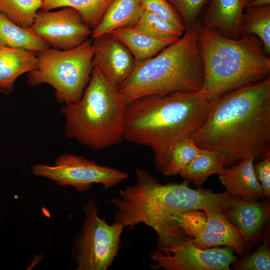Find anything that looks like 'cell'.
<instances>
[{
  "mask_svg": "<svg viewBox=\"0 0 270 270\" xmlns=\"http://www.w3.org/2000/svg\"><path fill=\"white\" fill-rule=\"evenodd\" d=\"M178 222L188 240L200 248L228 246L241 256L246 250L244 239L240 230L216 207L184 213Z\"/></svg>",
  "mask_w": 270,
  "mask_h": 270,
  "instance_id": "10",
  "label": "cell"
},
{
  "mask_svg": "<svg viewBox=\"0 0 270 270\" xmlns=\"http://www.w3.org/2000/svg\"><path fill=\"white\" fill-rule=\"evenodd\" d=\"M202 150L190 138L177 142L172 147L168 162L161 173L164 176L178 175Z\"/></svg>",
  "mask_w": 270,
  "mask_h": 270,
  "instance_id": "25",
  "label": "cell"
},
{
  "mask_svg": "<svg viewBox=\"0 0 270 270\" xmlns=\"http://www.w3.org/2000/svg\"><path fill=\"white\" fill-rule=\"evenodd\" d=\"M110 33L130 52L136 62L151 58L175 42L152 38L134 26L119 28Z\"/></svg>",
  "mask_w": 270,
  "mask_h": 270,
  "instance_id": "19",
  "label": "cell"
},
{
  "mask_svg": "<svg viewBox=\"0 0 270 270\" xmlns=\"http://www.w3.org/2000/svg\"><path fill=\"white\" fill-rule=\"evenodd\" d=\"M207 0H167L178 14L186 29L197 20Z\"/></svg>",
  "mask_w": 270,
  "mask_h": 270,
  "instance_id": "29",
  "label": "cell"
},
{
  "mask_svg": "<svg viewBox=\"0 0 270 270\" xmlns=\"http://www.w3.org/2000/svg\"><path fill=\"white\" fill-rule=\"evenodd\" d=\"M126 106L118 88L94 66L82 98L61 108L65 136L94 150L118 145Z\"/></svg>",
  "mask_w": 270,
  "mask_h": 270,
  "instance_id": "6",
  "label": "cell"
},
{
  "mask_svg": "<svg viewBox=\"0 0 270 270\" xmlns=\"http://www.w3.org/2000/svg\"><path fill=\"white\" fill-rule=\"evenodd\" d=\"M252 0H211L202 26L227 38L236 39L243 33L244 8Z\"/></svg>",
  "mask_w": 270,
  "mask_h": 270,
  "instance_id": "15",
  "label": "cell"
},
{
  "mask_svg": "<svg viewBox=\"0 0 270 270\" xmlns=\"http://www.w3.org/2000/svg\"><path fill=\"white\" fill-rule=\"evenodd\" d=\"M41 5V0H0V12L18 26L28 28Z\"/></svg>",
  "mask_w": 270,
  "mask_h": 270,
  "instance_id": "26",
  "label": "cell"
},
{
  "mask_svg": "<svg viewBox=\"0 0 270 270\" xmlns=\"http://www.w3.org/2000/svg\"><path fill=\"white\" fill-rule=\"evenodd\" d=\"M188 138L199 148L219 152L225 168L246 156L270 155V78L219 97L203 124Z\"/></svg>",
  "mask_w": 270,
  "mask_h": 270,
  "instance_id": "1",
  "label": "cell"
},
{
  "mask_svg": "<svg viewBox=\"0 0 270 270\" xmlns=\"http://www.w3.org/2000/svg\"><path fill=\"white\" fill-rule=\"evenodd\" d=\"M218 98L202 90L138 99L127 104L123 140L150 148L161 173L172 146L203 124Z\"/></svg>",
  "mask_w": 270,
  "mask_h": 270,
  "instance_id": "3",
  "label": "cell"
},
{
  "mask_svg": "<svg viewBox=\"0 0 270 270\" xmlns=\"http://www.w3.org/2000/svg\"><path fill=\"white\" fill-rule=\"evenodd\" d=\"M256 177L262 186L264 198L270 196V155L254 164Z\"/></svg>",
  "mask_w": 270,
  "mask_h": 270,
  "instance_id": "30",
  "label": "cell"
},
{
  "mask_svg": "<svg viewBox=\"0 0 270 270\" xmlns=\"http://www.w3.org/2000/svg\"><path fill=\"white\" fill-rule=\"evenodd\" d=\"M133 26L154 38L172 42L178 40L184 32L156 14L145 10Z\"/></svg>",
  "mask_w": 270,
  "mask_h": 270,
  "instance_id": "24",
  "label": "cell"
},
{
  "mask_svg": "<svg viewBox=\"0 0 270 270\" xmlns=\"http://www.w3.org/2000/svg\"><path fill=\"white\" fill-rule=\"evenodd\" d=\"M230 246L200 248L188 240L164 250H156L150 256L154 262L153 270H230L231 264L238 258Z\"/></svg>",
  "mask_w": 270,
  "mask_h": 270,
  "instance_id": "12",
  "label": "cell"
},
{
  "mask_svg": "<svg viewBox=\"0 0 270 270\" xmlns=\"http://www.w3.org/2000/svg\"><path fill=\"white\" fill-rule=\"evenodd\" d=\"M225 168L224 158L219 152L202 148L178 175L199 188L212 175L222 174Z\"/></svg>",
  "mask_w": 270,
  "mask_h": 270,
  "instance_id": "21",
  "label": "cell"
},
{
  "mask_svg": "<svg viewBox=\"0 0 270 270\" xmlns=\"http://www.w3.org/2000/svg\"><path fill=\"white\" fill-rule=\"evenodd\" d=\"M264 4H270V0H252L246 7Z\"/></svg>",
  "mask_w": 270,
  "mask_h": 270,
  "instance_id": "31",
  "label": "cell"
},
{
  "mask_svg": "<svg viewBox=\"0 0 270 270\" xmlns=\"http://www.w3.org/2000/svg\"><path fill=\"white\" fill-rule=\"evenodd\" d=\"M32 170L35 176L50 179L61 186H72L80 192H88L95 183L110 188L128 177V174L116 168L66 152L59 155L53 166L35 164Z\"/></svg>",
  "mask_w": 270,
  "mask_h": 270,
  "instance_id": "9",
  "label": "cell"
},
{
  "mask_svg": "<svg viewBox=\"0 0 270 270\" xmlns=\"http://www.w3.org/2000/svg\"><path fill=\"white\" fill-rule=\"evenodd\" d=\"M94 54L92 38L73 49L48 48L36 52L37 66L28 73L26 82L32 86L48 84L54 89L58 103H74L90 81Z\"/></svg>",
  "mask_w": 270,
  "mask_h": 270,
  "instance_id": "7",
  "label": "cell"
},
{
  "mask_svg": "<svg viewBox=\"0 0 270 270\" xmlns=\"http://www.w3.org/2000/svg\"><path fill=\"white\" fill-rule=\"evenodd\" d=\"M113 0H41L40 10H52L64 7L76 10L84 22L92 29L100 22Z\"/></svg>",
  "mask_w": 270,
  "mask_h": 270,
  "instance_id": "22",
  "label": "cell"
},
{
  "mask_svg": "<svg viewBox=\"0 0 270 270\" xmlns=\"http://www.w3.org/2000/svg\"><path fill=\"white\" fill-rule=\"evenodd\" d=\"M202 27L197 20L178 40L153 57L136 62L118 88L127 104L148 96L202 90L204 68L198 44Z\"/></svg>",
  "mask_w": 270,
  "mask_h": 270,
  "instance_id": "4",
  "label": "cell"
},
{
  "mask_svg": "<svg viewBox=\"0 0 270 270\" xmlns=\"http://www.w3.org/2000/svg\"><path fill=\"white\" fill-rule=\"evenodd\" d=\"M224 213L228 220L241 231L248 250L256 240L268 220L270 204L258 200H246L231 195L230 204Z\"/></svg>",
  "mask_w": 270,
  "mask_h": 270,
  "instance_id": "14",
  "label": "cell"
},
{
  "mask_svg": "<svg viewBox=\"0 0 270 270\" xmlns=\"http://www.w3.org/2000/svg\"><path fill=\"white\" fill-rule=\"evenodd\" d=\"M143 10L154 13L165 21L185 31L180 16L167 0H140Z\"/></svg>",
  "mask_w": 270,
  "mask_h": 270,
  "instance_id": "28",
  "label": "cell"
},
{
  "mask_svg": "<svg viewBox=\"0 0 270 270\" xmlns=\"http://www.w3.org/2000/svg\"><path fill=\"white\" fill-rule=\"evenodd\" d=\"M98 209L92 200L83 206L84 219L71 247L76 270H107L120 248L124 227L117 221L108 224L98 216Z\"/></svg>",
  "mask_w": 270,
  "mask_h": 270,
  "instance_id": "8",
  "label": "cell"
},
{
  "mask_svg": "<svg viewBox=\"0 0 270 270\" xmlns=\"http://www.w3.org/2000/svg\"><path fill=\"white\" fill-rule=\"evenodd\" d=\"M202 90L215 98L270 77V58L253 35L233 39L204 28L198 38Z\"/></svg>",
  "mask_w": 270,
  "mask_h": 270,
  "instance_id": "5",
  "label": "cell"
},
{
  "mask_svg": "<svg viewBox=\"0 0 270 270\" xmlns=\"http://www.w3.org/2000/svg\"><path fill=\"white\" fill-rule=\"evenodd\" d=\"M136 172V184L120 189V198L110 200L116 210L114 221L130 229L140 223L150 226L156 232L158 250L189 240L178 222L182 214L211 206L222 209L225 206L224 192L200 187L192 189L187 180L163 184L144 170L137 169Z\"/></svg>",
  "mask_w": 270,
  "mask_h": 270,
  "instance_id": "2",
  "label": "cell"
},
{
  "mask_svg": "<svg viewBox=\"0 0 270 270\" xmlns=\"http://www.w3.org/2000/svg\"><path fill=\"white\" fill-rule=\"evenodd\" d=\"M36 54L0 44V92L10 94L16 80L37 66Z\"/></svg>",
  "mask_w": 270,
  "mask_h": 270,
  "instance_id": "17",
  "label": "cell"
},
{
  "mask_svg": "<svg viewBox=\"0 0 270 270\" xmlns=\"http://www.w3.org/2000/svg\"><path fill=\"white\" fill-rule=\"evenodd\" d=\"M0 44L36 53L50 48L42 39L28 28L18 26L0 12Z\"/></svg>",
  "mask_w": 270,
  "mask_h": 270,
  "instance_id": "20",
  "label": "cell"
},
{
  "mask_svg": "<svg viewBox=\"0 0 270 270\" xmlns=\"http://www.w3.org/2000/svg\"><path fill=\"white\" fill-rule=\"evenodd\" d=\"M92 66L118 88L132 72L136 62L128 49L110 33L92 38Z\"/></svg>",
  "mask_w": 270,
  "mask_h": 270,
  "instance_id": "13",
  "label": "cell"
},
{
  "mask_svg": "<svg viewBox=\"0 0 270 270\" xmlns=\"http://www.w3.org/2000/svg\"><path fill=\"white\" fill-rule=\"evenodd\" d=\"M143 11L140 0H113L100 23L92 30L91 38L117 28L134 26Z\"/></svg>",
  "mask_w": 270,
  "mask_h": 270,
  "instance_id": "18",
  "label": "cell"
},
{
  "mask_svg": "<svg viewBox=\"0 0 270 270\" xmlns=\"http://www.w3.org/2000/svg\"><path fill=\"white\" fill-rule=\"evenodd\" d=\"M242 18L243 33L256 36L264 50L270 54V4L248 6Z\"/></svg>",
  "mask_w": 270,
  "mask_h": 270,
  "instance_id": "23",
  "label": "cell"
},
{
  "mask_svg": "<svg viewBox=\"0 0 270 270\" xmlns=\"http://www.w3.org/2000/svg\"><path fill=\"white\" fill-rule=\"evenodd\" d=\"M230 266L236 270H270V249L268 243L264 242L246 257L237 258Z\"/></svg>",
  "mask_w": 270,
  "mask_h": 270,
  "instance_id": "27",
  "label": "cell"
},
{
  "mask_svg": "<svg viewBox=\"0 0 270 270\" xmlns=\"http://www.w3.org/2000/svg\"><path fill=\"white\" fill-rule=\"evenodd\" d=\"M254 161L252 156H246L236 164L226 168L219 174L222 184L231 195L248 201L264 198L262 186L254 174Z\"/></svg>",
  "mask_w": 270,
  "mask_h": 270,
  "instance_id": "16",
  "label": "cell"
},
{
  "mask_svg": "<svg viewBox=\"0 0 270 270\" xmlns=\"http://www.w3.org/2000/svg\"><path fill=\"white\" fill-rule=\"evenodd\" d=\"M28 28L50 47L59 50L76 48L88 40L92 29L75 9L38 10Z\"/></svg>",
  "mask_w": 270,
  "mask_h": 270,
  "instance_id": "11",
  "label": "cell"
}]
</instances>
